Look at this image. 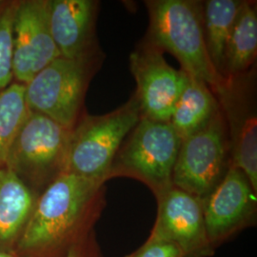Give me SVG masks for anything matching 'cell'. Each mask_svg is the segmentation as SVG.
Returning <instances> with one entry per match:
<instances>
[{
  "label": "cell",
  "instance_id": "d6986e66",
  "mask_svg": "<svg viewBox=\"0 0 257 257\" xmlns=\"http://www.w3.org/2000/svg\"><path fill=\"white\" fill-rule=\"evenodd\" d=\"M18 1H0V91L8 87L13 74V30Z\"/></svg>",
  "mask_w": 257,
  "mask_h": 257
},
{
  "label": "cell",
  "instance_id": "7c38bea8",
  "mask_svg": "<svg viewBox=\"0 0 257 257\" xmlns=\"http://www.w3.org/2000/svg\"><path fill=\"white\" fill-rule=\"evenodd\" d=\"M217 97L225 111L230 165L242 171L256 192L257 119L254 105L247 99L245 89L240 92L237 77L230 78Z\"/></svg>",
  "mask_w": 257,
  "mask_h": 257
},
{
  "label": "cell",
  "instance_id": "ac0fdd59",
  "mask_svg": "<svg viewBox=\"0 0 257 257\" xmlns=\"http://www.w3.org/2000/svg\"><path fill=\"white\" fill-rule=\"evenodd\" d=\"M29 112L25 85L15 81L0 91V168L5 167L11 146Z\"/></svg>",
  "mask_w": 257,
  "mask_h": 257
},
{
  "label": "cell",
  "instance_id": "7402d4cb",
  "mask_svg": "<svg viewBox=\"0 0 257 257\" xmlns=\"http://www.w3.org/2000/svg\"><path fill=\"white\" fill-rule=\"evenodd\" d=\"M0 257H22L17 253L16 251L14 252H8V251H0Z\"/></svg>",
  "mask_w": 257,
  "mask_h": 257
},
{
  "label": "cell",
  "instance_id": "4fadbf2b",
  "mask_svg": "<svg viewBox=\"0 0 257 257\" xmlns=\"http://www.w3.org/2000/svg\"><path fill=\"white\" fill-rule=\"evenodd\" d=\"M98 6L93 0H49L50 30L61 57L100 53L94 33Z\"/></svg>",
  "mask_w": 257,
  "mask_h": 257
},
{
  "label": "cell",
  "instance_id": "2e32d148",
  "mask_svg": "<svg viewBox=\"0 0 257 257\" xmlns=\"http://www.w3.org/2000/svg\"><path fill=\"white\" fill-rule=\"evenodd\" d=\"M242 2L240 0H209L203 4V27L207 51L214 69L223 77H225L230 33Z\"/></svg>",
  "mask_w": 257,
  "mask_h": 257
},
{
  "label": "cell",
  "instance_id": "3957f363",
  "mask_svg": "<svg viewBox=\"0 0 257 257\" xmlns=\"http://www.w3.org/2000/svg\"><path fill=\"white\" fill-rule=\"evenodd\" d=\"M142 117L135 94L109 113H83L72 128L63 173L104 183L121 145Z\"/></svg>",
  "mask_w": 257,
  "mask_h": 257
},
{
  "label": "cell",
  "instance_id": "52a82bcc",
  "mask_svg": "<svg viewBox=\"0 0 257 257\" xmlns=\"http://www.w3.org/2000/svg\"><path fill=\"white\" fill-rule=\"evenodd\" d=\"M230 167L227 125L219 110L195 134L182 139L173 173V185L205 200Z\"/></svg>",
  "mask_w": 257,
  "mask_h": 257
},
{
  "label": "cell",
  "instance_id": "e0dca14e",
  "mask_svg": "<svg viewBox=\"0 0 257 257\" xmlns=\"http://www.w3.org/2000/svg\"><path fill=\"white\" fill-rule=\"evenodd\" d=\"M257 54V11L255 2L243 1L230 33L227 48L225 77L246 74Z\"/></svg>",
  "mask_w": 257,
  "mask_h": 257
},
{
  "label": "cell",
  "instance_id": "44dd1931",
  "mask_svg": "<svg viewBox=\"0 0 257 257\" xmlns=\"http://www.w3.org/2000/svg\"><path fill=\"white\" fill-rule=\"evenodd\" d=\"M65 257H81L78 249L76 248H71L68 251Z\"/></svg>",
  "mask_w": 257,
  "mask_h": 257
},
{
  "label": "cell",
  "instance_id": "8fae6325",
  "mask_svg": "<svg viewBox=\"0 0 257 257\" xmlns=\"http://www.w3.org/2000/svg\"><path fill=\"white\" fill-rule=\"evenodd\" d=\"M202 202L205 227L213 246L252 219L256 192L245 174L230 165L220 183Z\"/></svg>",
  "mask_w": 257,
  "mask_h": 257
},
{
  "label": "cell",
  "instance_id": "9a60e30c",
  "mask_svg": "<svg viewBox=\"0 0 257 257\" xmlns=\"http://www.w3.org/2000/svg\"><path fill=\"white\" fill-rule=\"evenodd\" d=\"M219 110L220 105L208 85L190 75L170 123L184 139L204 128Z\"/></svg>",
  "mask_w": 257,
  "mask_h": 257
},
{
  "label": "cell",
  "instance_id": "7a4b0ae2",
  "mask_svg": "<svg viewBox=\"0 0 257 257\" xmlns=\"http://www.w3.org/2000/svg\"><path fill=\"white\" fill-rule=\"evenodd\" d=\"M146 41L161 52L175 56L181 70L208 85L212 92L220 93L229 79L216 72L207 51L203 4L192 0H150Z\"/></svg>",
  "mask_w": 257,
  "mask_h": 257
},
{
  "label": "cell",
  "instance_id": "6da1fadb",
  "mask_svg": "<svg viewBox=\"0 0 257 257\" xmlns=\"http://www.w3.org/2000/svg\"><path fill=\"white\" fill-rule=\"evenodd\" d=\"M102 182L62 173L38 195L16 252L45 256L63 246L101 203Z\"/></svg>",
  "mask_w": 257,
  "mask_h": 257
},
{
  "label": "cell",
  "instance_id": "5bb4252c",
  "mask_svg": "<svg viewBox=\"0 0 257 257\" xmlns=\"http://www.w3.org/2000/svg\"><path fill=\"white\" fill-rule=\"evenodd\" d=\"M37 197L18 175L0 168V251H16Z\"/></svg>",
  "mask_w": 257,
  "mask_h": 257
},
{
  "label": "cell",
  "instance_id": "ffe728a7",
  "mask_svg": "<svg viewBox=\"0 0 257 257\" xmlns=\"http://www.w3.org/2000/svg\"><path fill=\"white\" fill-rule=\"evenodd\" d=\"M126 257H183L175 243L150 236L146 243Z\"/></svg>",
  "mask_w": 257,
  "mask_h": 257
},
{
  "label": "cell",
  "instance_id": "9c48e42d",
  "mask_svg": "<svg viewBox=\"0 0 257 257\" xmlns=\"http://www.w3.org/2000/svg\"><path fill=\"white\" fill-rule=\"evenodd\" d=\"M60 57L49 22V0L18 1L13 30V74L27 84Z\"/></svg>",
  "mask_w": 257,
  "mask_h": 257
},
{
  "label": "cell",
  "instance_id": "5b68a950",
  "mask_svg": "<svg viewBox=\"0 0 257 257\" xmlns=\"http://www.w3.org/2000/svg\"><path fill=\"white\" fill-rule=\"evenodd\" d=\"M181 142L170 122L142 117L121 145L110 175L121 172L138 176L157 195L173 186Z\"/></svg>",
  "mask_w": 257,
  "mask_h": 257
},
{
  "label": "cell",
  "instance_id": "277c9868",
  "mask_svg": "<svg viewBox=\"0 0 257 257\" xmlns=\"http://www.w3.org/2000/svg\"><path fill=\"white\" fill-rule=\"evenodd\" d=\"M100 53L81 58L58 57L27 84L28 108L73 128L82 116L83 105Z\"/></svg>",
  "mask_w": 257,
  "mask_h": 257
},
{
  "label": "cell",
  "instance_id": "30bf717a",
  "mask_svg": "<svg viewBox=\"0 0 257 257\" xmlns=\"http://www.w3.org/2000/svg\"><path fill=\"white\" fill-rule=\"evenodd\" d=\"M157 198L158 214L151 236L175 243L183 257L212 255L202 200L174 185L157 194Z\"/></svg>",
  "mask_w": 257,
  "mask_h": 257
},
{
  "label": "cell",
  "instance_id": "8992f818",
  "mask_svg": "<svg viewBox=\"0 0 257 257\" xmlns=\"http://www.w3.org/2000/svg\"><path fill=\"white\" fill-rule=\"evenodd\" d=\"M71 133L72 128L30 110L11 146L5 168L31 189L32 185L47 187L64 171Z\"/></svg>",
  "mask_w": 257,
  "mask_h": 257
},
{
  "label": "cell",
  "instance_id": "ba28073f",
  "mask_svg": "<svg viewBox=\"0 0 257 257\" xmlns=\"http://www.w3.org/2000/svg\"><path fill=\"white\" fill-rule=\"evenodd\" d=\"M130 67L138 85L135 95L143 117L170 122L190 74L168 64L162 52L147 41L131 54Z\"/></svg>",
  "mask_w": 257,
  "mask_h": 257
}]
</instances>
